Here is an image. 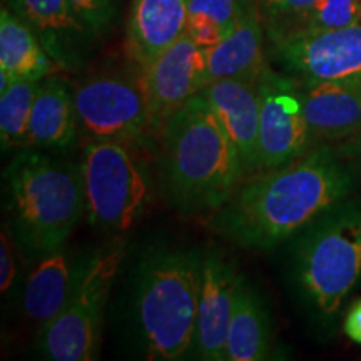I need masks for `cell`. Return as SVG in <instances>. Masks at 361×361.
<instances>
[{"mask_svg":"<svg viewBox=\"0 0 361 361\" xmlns=\"http://www.w3.org/2000/svg\"><path fill=\"white\" fill-rule=\"evenodd\" d=\"M355 184V169L336 144H316L288 164L243 179L211 213L209 226L243 250H274L351 196Z\"/></svg>","mask_w":361,"mask_h":361,"instance_id":"obj_1","label":"cell"},{"mask_svg":"<svg viewBox=\"0 0 361 361\" xmlns=\"http://www.w3.org/2000/svg\"><path fill=\"white\" fill-rule=\"evenodd\" d=\"M157 134L162 189L180 213H213L246 178L236 146L201 92L184 102Z\"/></svg>","mask_w":361,"mask_h":361,"instance_id":"obj_2","label":"cell"},{"mask_svg":"<svg viewBox=\"0 0 361 361\" xmlns=\"http://www.w3.org/2000/svg\"><path fill=\"white\" fill-rule=\"evenodd\" d=\"M51 152L20 147L4 171L6 228L30 263L67 246L85 214L80 168Z\"/></svg>","mask_w":361,"mask_h":361,"instance_id":"obj_3","label":"cell"},{"mask_svg":"<svg viewBox=\"0 0 361 361\" xmlns=\"http://www.w3.org/2000/svg\"><path fill=\"white\" fill-rule=\"evenodd\" d=\"M202 256L200 247L162 246L139 259L130 311L144 358H188L196 331Z\"/></svg>","mask_w":361,"mask_h":361,"instance_id":"obj_4","label":"cell"},{"mask_svg":"<svg viewBox=\"0 0 361 361\" xmlns=\"http://www.w3.org/2000/svg\"><path fill=\"white\" fill-rule=\"evenodd\" d=\"M290 276L301 301L323 322L361 286V197L353 194L290 239Z\"/></svg>","mask_w":361,"mask_h":361,"instance_id":"obj_5","label":"cell"},{"mask_svg":"<svg viewBox=\"0 0 361 361\" xmlns=\"http://www.w3.org/2000/svg\"><path fill=\"white\" fill-rule=\"evenodd\" d=\"M126 258V243L112 239L85 252L69 300L51 323L37 331L35 353L49 361L99 360L106 306Z\"/></svg>","mask_w":361,"mask_h":361,"instance_id":"obj_6","label":"cell"},{"mask_svg":"<svg viewBox=\"0 0 361 361\" xmlns=\"http://www.w3.org/2000/svg\"><path fill=\"white\" fill-rule=\"evenodd\" d=\"M85 216L94 228L124 233L149 202V178L141 161L119 141H90L80 159Z\"/></svg>","mask_w":361,"mask_h":361,"instance_id":"obj_7","label":"cell"},{"mask_svg":"<svg viewBox=\"0 0 361 361\" xmlns=\"http://www.w3.org/2000/svg\"><path fill=\"white\" fill-rule=\"evenodd\" d=\"M79 129L90 141L130 142L152 130L142 74H101L74 89Z\"/></svg>","mask_w":361,"mask_h":361,"instance_id":"obj_8","label":"cell"},{"mask_svg":"<svg viewBox=\"0 0 361 361\" xmlns=\"http://www.w3.org/2000/svg\"><path fill=\"white\" fill-rule=\"evenodd\" d=\"M268 57L301 84L361 78V22L322 32L268 35Z\"/></svg>","mask_w":361,"mask_h":361,"instance_id":"obj_9","label":"cell"},{"mask_svg":"<svg viewBox=\"0 0 361 361\" xmlns=\"http://www.w3.org/2000/svg\"><path fill=\"white\" fill-rule=\"evenodd\" d=\"M259 97V171L288 164L313 149L296 79L266 66L256 80Z\"/></svg>","mask_w":361,"mask_h":361,"instance_id":"obj_10","label":"cell"},{"mask_svg":"<svg viewBox=\"0 0 361 361\" xmlns=\"http://www.w3.org/2000/svg\"><path fill=\"white\" fill-rule=\"evenodd\" d=\"M151 107L152 130L162 124L206 85V49L184 34L141 69Z\"/></svg>","mask_w":361,"mask_h":361,"instance_id":"obj_11","label":"cell"},{"mask_svg":"<svg viewBox=\"0 0 361 361\" xmlns=\"http://www.w3.org/2000/svg\"><path fill=\"white\" fill-rule=\"evenodd\" d=\"M241 274L219 250H204L196 331L189 358L224 361L226 338Z\"/></svg>","mask_w":361,"mask_h":361,"instance_id":"obj_12","label":"cell"},{"mask_svg":"<svg viewBox=\"0 0 361 361\" xmlns=\"http://www.w3.org/2000/svg\"><path fill=\"white\" fill-rule=\"evenodd\" d=\"M7 7L32 29L57 69L74 72L87 64L99 37L69 0H7Z\"/></svg>","mask_w":361,"mask_h":361,"instance_id":"obj_13","label":"cell"},{"mask_svg":"<svg viewBox=\"0 0 361 361\" xmlns=\"http://www.w3.org/2000/svg\"><path fill=\"white\" fill-rule=\"evenodd\" d=\"M201 94L236 146L246 178L259 173V97L256 80L219 79Z\"/></svg>","mask_w":361,"mask_h":361,"instance_id":"obj_14","label":"cell"},{"mask_svg":"<svg viewBox=\"0 0 361 361\" xmlns=\"http://www.w3.org/2000/svg\"><path fill=\"white\" fill-rule=\"evenodd\" d=\"M314 144H335L361 130V78L301 84Z\"/></svg>","mask_w":361,"mask_h":361,"instance_id":"obj_15","label":"cell"},{"mask_svg":"<svg viewBox=\"0 0 361 361\" xmlns=\"http://www.w3.org/2000/svg\"><path fill=\"white\" fill-rule=\"evenodd\" d=\"M264 32L258 2L251 0L231 32L214 47L206 49V84L219 79L258 80L269 66Z\"/></svg>","mask_w":361,"mask_h":361,"instance_id":"obj_16","label":"cell"},{"mask_svg":"<svg viewBox=\"0 0 361 361\" xmlns=\"http://www.w3.org/2000/svg\"><path fill=\"white\" fill-rule=\"evenodd\" d=\"M85 252L87 251H74L64 246L34 263L25 279L20 303L25 318L34 323L39 331L64 308L78 281Z\"/></svg>","mask_w":361,"mask_h":361,"instance_id":"obj_17","label":"cell"},{"mask_svg":"<svg viewBox=\"0 0 361 361\" xmlns=\"http://www.w3.org/2000/svg\"><path fill=\"white\" fill-rule=\"evenodd\" d=\"M189 0H133L128 51L139 69L186 34Z\"/></svg>","mask_w":361,"mask_h":361,"instance_id":"obj_18","label":"cell"},{"mask_svg":"<svg viewBox=\"0 0 361 361\" xmlns=\"http://www.w3.org/2000/svg\"><path fill=\"white\" fill-rule=\"evenodd\" d=\"M78 130L74 87L57 75L40 80L27 130V146L52 152L67 151L78 141Z\"/></svg>","mask_w":361,"mask_h":361,"instance_id":"obj_19","label":"cell"},{"mask_svg":"<svg viewBox=\"0 0 361 361\" xmlns=\"http://www.w3.org/2000/svg\"><path fill=\"white\" fill-rule=\"evenodd\" d=\"M273 355V322L266 301L247 279L239 278L236 301L228 338L224 361H261Z\"/></svg>","mask_w":361,"mask_h":361,"instance_id":"obj_20","label":"cell"},{"mask_svg":"<svg viewBox=\"0 0 361 361\" xmlns=\"http://www.w3.org/2000/svg\"><path fill=\"white\" fill-rule=\"evenodd\" d=\"M57 69L37 35L8 7L0 11V71L13 79L42 80Z\"/></svg>","mask_w":361,"mask_h":361,"instance_id":"obj_21","label":"cell"},{"mask_svg":"<svg viewBox=\"0 0 361 361\" xmlns=\"http://www.w3.org/2000/svg\"><path fill=\"white\" fill-rule=\"evenodd\" d=\"M361 22V0H316L305 12L278 25L264 27L266 35L322 32Z\"/></svg>","mask_w":361,"mask_h":361,"instance_id":"obj_22","label":"cell"},{"mask_svg":"<svg viewBox=\"0 0 361 361\" xmlns=\"http://www.w3.org/2000/svg\"><path fill=\"white\" fill-rule=\"evenodd\" d=\"M40 80L17 79L0 92V139L4 151L27 146L30 114Z\"/></svg>","mask_w":361,"mask_h":361,"instance_id":"obj_23","label":"cell"},{"mask_svg":"<svg viewBox=\"0 0 361 361\" xmlns=\"http://www.w3.org/2000/svg\"><path fill=\"white\" fill-rule=\"evenodd\" d=\"M250 2L251 0H189V16L209 17L229 34Z\"/></svg>","mask_w":361,"mask_h":361,"instance_id":"obj_24","label":"cell"},{"mask_svg":"<svg viewBox=\"0 0 361 361\" xmlns=\"http://www.w3.org/2000/svg\"><path fill=\"white\" fill-rule=\"evenodd\" d=\"M69 4L99 39L109 32L117 13L116 0H69Z\"/></svg>","mask_w":361,"mask_h":361,"instance_id":"obj_25","label":"cell"},{"mask_svg":"<svg viewBox=\"0 0 361 361\" xmlns=\"http://www.w3.org/2000/svg\"><path fill=\"white\" fill-rule=\"evenodd\" d=\"M263 16L264 27L278 25L310 8L316 0H256Z\"/></svg>","mask_w":361,"mask_h":361,"instance_id":"obj_26","label":"cell"},{"mask_svg":"<svg viewBox=\"0 0 361 361\" xmlns=\"http://www.w3.org/2000/svg\"><path fill=\"white\" fill-rule=\"evenodd\" d=\"M186 34L194 40V42L200 45V47L211 49L228 35V30L216 20L209 19V17L189 16Z\"/></svg>","mask_w":361,"mask_h":361,"instance_id":"obj_27","label":"cell"},{"mask_svg":"<svg viewBox=\"0 0 361 361\" xmlns=\"http://www.w3.org/2000/svg\"><path fill=\"white\" fill-rule=\"evenodd\" d=\"M13 247H16V243H13L8 229L4 228L2 236H0V290L2 293L11 291L13 279H16Z\"/></svg>","mask_w":361,"mask_h":361,"instance_id":"obj_28","label":"cell"},{"mask_svg":"<svg viewBox=\"0 0 361 361\" xmlns=\"http://www.w3.org/2000/svg\"><path fill=\"white\" fill-rule=\"evenodd\" d=\"M336 147L338 151L346 157V161L350 162L351 168L355 169V173L361 174V130L358 134H355L353 137L336 144Z\"/></svg>","mask_w":361,"mask_h":361,"instance_id":"obj_29","label":"cell"},{"mask_svg":"<svg viewBox=\"0 0 361 361\" xmlns=\"http://www.w3.org/2000/svg\"><path fill=\"white\" fill-rule=\"evenodd\" d=\"M343 328H345L346 336H348L351 341L361 345V300L356 301V303L350 308L348 313H346Z\"/></svg>","mask_w":361,"mask_h":361,"instance_id":"obj_30","label":"cell"}]
</instances>
